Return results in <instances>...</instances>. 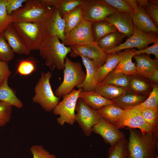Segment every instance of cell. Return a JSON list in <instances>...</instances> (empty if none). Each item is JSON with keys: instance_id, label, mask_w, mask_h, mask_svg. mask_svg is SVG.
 Returning a JSON list of instances; mask_svg holds the SVG:
<instances>
[{"instance_id": "6da1fadb", "label": "cell", "mask_w": 158, "mask_h": 158, "mask_svg": "<svg viewBox=\"0 0 158 158\" xmlns=\"http://www.w3.org/2000/svg\"><path fill=\"white\" fill-rule=\"evenodd\" d=\"M127 148L129 158H154L157 155V131L143 133L129 129Z\"/></svg>"}, {"instance_id": "7a4b0ae2", "label": "cell", "mask_w": 158, "mask_h": 158, "mask_svg": "<svg viewBox=\"0 0 158 158\" xmlns=\"http://www.w3.org/2000/svg\"><path fill=\"white\" fill-rule=\"evenodd\" d=\"M56 36L47 34L39 49L40 56L51 71L64 69L65 59L71 49L61 43Z\"/></svg>"}, {"instance_id": "3957f363", "label": "cell", "mask_w": 158, "mask_h": 158, "mask_svg": "<svg viewBox=\"0 0 158 158\" xmlns=\"http://www.w3.org/2000/svg\"><path fill=\"white\" fill-rule=\"evenodd\" d=\"M47 19L45 21L38 22H16L12 23L30 51L39 50L47 34Z\"/></svg>"}, {"instance_id": "277c9868", "label": "cell", "mask_w": 158, "mask_h": 158, "mask_svg": "<svg viewBox=\"0 0 158 158\" xmlns=\"http://www.w3.org/2000/svg\"><path fill=\"white\" fill-rule=\"evenodd\" d=\"M63 70V80L54 93L59 98L69 94L75 87L84 82L86 76L81 63L73 61L67 56Z\"/></svg>"}, {"instance_id": "5b68a950", "label": "cell", "mask_w": 158, "mask_h": 158, "mask_svg": "<svg viewBox=\"0 0 158 158\" xmlns=\"http://www.w3.org/2000/svg\"><path fill=\"white\" fill-rule=\"evenodd\" d=\"M51 77L50 71L42 72L35 85V94L32 98L33 102L39 104L44 110L48 112L53 110L60 99L55 95L52 89L50 84Z\"/></svg>"}, {"instance_id": "8992f818", "label": "cell", "mask_w": 158, "mask_h": 158, "mask_svg": "<svg viewBox=\"0 0 158 158\" xmlns=\"http://www.w3.org/2000/svg\"><path fill=\"white\" fill-rule=\"evenodd\" d=\"M24 4L11 14L13 22H38L48 18L51 8L42 4L39 0H27Z\"/></svg>"}, {"instance_id": "52a82bcc", "label": "cell", "mask_w": 158, "mask_h": 158, "mask_svg": "<svg viewBox=\"0 0 158 158\" xmlns=\"http://www.w3.org/2000/svg\"><path fill=\"white\" fill-rule=\"evenodd\" d=\"M113 125L119 129L125 127L138 128L143 133L157 131V128L148 124L143 118L140 104L124 110L119 120Z\"/></svg>"}, {"instance_id": "ba28073f", "label": "cell", "mask_w": 158, "mask_h": 158, "mask_svg": "<svg viewBox=\"0 0 158 158\" xmlns=\"http://www.w3.org/2000/svg\"><path fill=\"white\" fill-rule=\"evenodd\" d=\"M82 89H73L69 94L64 96L59 102L53 110L54 114L58 115V123L61 126L65 123L72 125L75 121V111L79 95Z\"/></svg>"}, {"instance_id": "9c48e42d", "label": "cell", "mask_w": 158, "mask_h": 158, "mask_svg": "<svg viewBox=\"0 0 158 158\" xmlns=\"http://www.w3.org/2000/svg\"><path fill=\"white\" fill-rule=\"evenodd\" d=\"M80 5L83 20L92 23L105 20L117 11L104 0H82Z\"/></svg>"}, {"instance_id": "30bf717a", "label": "cell", "mask_w": 158, "mask_h": 158, "mask_svg": "<svg viewBox=\"0 0 158 158\" xmlns=\"http://www.w3.org/2000/svg\"><path fill=\"white\" fill-rule=\"evenodd\" d=\"M157 42H158L157 34L153 32H143L133 25L132 35L125 42L115 48L104 52L108 55L133 48H137L138 50H140L145 48L148 47L149 44Z\"/></svg>"}, {"instance_id": "8fae6325", "label": "cell", "mask_w": 158, "mask_h": 158, "mask_svg": "<svg viewBox=\"0 0 158 158\" xmlns=\"http://www.w3.org/2000/svg\"><path fill=\"white\" fill-rule=\"evenodd\" d=\"M75 111V120L87 136L90 135L93 127L99 121L101 117L97 111L79 98Z\"/></svg>"}, {"instance_id": "7c38bea8", "label": "cell", "mask_w": 158, "mask_h": 158, "mask_svg": "<svg viewBox=\"0 0 158 158\" xmlns=\"http://www.w3.org/2000/svg\"><path fill=\"white\" fill-rule=\"evenodd\" d=\"M92 23L83 20L66 37L64 44L65 45L71 47L83 45L94 42L92 31Z\"/></svg>"}, {"instance_id": "4fadbf2b", "label": "cell", "mask_w": 158, "mask_h": 158, "mask_svg": "<svg viewBox=\"0 0 158 158\" xmlns=\"http://www.w3.org/2000/svg\"><path fill=\"white\" fill-rule=\"evenodd\" d=\"M71 58H76L80 55L92 60L98 68L105 63L107 54L99 47L97 42L82 46L70 47Z\"/></svg>"}, {"instance_id": "5bb4252c", "label": "cell", "mask_w": 158, "mask_h": 158, "mask_svg": "<svg viewBox=\"0 0 158 158\" xmlns=\"http://www.w3.org/2000/svg\"><path fill=\"white\" fill-rule=\"evenodd\" d=\"M92 132L100 135L111 146L125 138L123 133L101 118L99 122L93 127Z\"/></svg>"}, {"instance_id": "9a60e30c", "label": "cell", "mask_w": 158, "mask_h": 158, "mask_svg": "<svg viewBox=\"0 0 158 158\" xmlns=\"http://www.w3.org/2000/svg\"><path fill=\"white\" fill-rule=\"evenodd\" d=\"M61 14L56 8H51L47 21V34L56 36L64 44L65 40V24Z\"/></svg>"}, {"instance_id": "2e32d148", "label": "cell", "mask_w": 158, "mask_h": 158, "mask_svg": "<svg viewBox=\"0 0 158 158\" xmlns=\"http://www.w3.org/2000/svg\"><path fill=\"white\" fill-rule=\"evenodd\" d=\"M86 70V73L84 82L76 87L81 88L83 91H92L95 90L97 85V71L98 67L91 59L82 55L79 56Z\"/></svg>"}, {"instance_id": "e0dca14e", "label": "cell", "mask_w": 158, "mask_h": 158, "mask_svg": "<svg viewBox=\"0 0 158 158\" xmlns=\"http://www.w3.org/2000/svg\"><path fill=\"white\" fill-rule=\"evenodd\" d=\"M113 25L118 31L129 37L132 35L133 25L131 14L116 11L108 16L106 19Z\"/></svg>"}, {"instance_id": "ac0fdd59", "label": "cell", "mask_w": 158, "mask_h": 158, "mask_svg": "<svg viewBox=\"0 0 158 158\" xmlns=\"http://www.w3.org/2000/svg\"><path fill=\"white\" fill-rule=\"evenodd\" d=\"M133 25L142 32L158 33V28L144 8L138 6L136 12L131 14Z\"/></svg>"}, {"instance_id": "d6986e66", "label": "cell", "mask_w": 158, "mask_h": 158, "mask_svg": "<svg viewBox=\"0 0 158 158\" xmlns=\"http://www.w3.org/2000/svg\"><path fill=\"white\" fill-rule=\"evenodd\" d=\"M3 35L14 53L28 54L30 51L18 34L12 23L2 32Z\"/></svg>"}, {"instance_id": "ffe728a7", "label": "cell", "mask_w": 158, "mask_h": 158, "mask_svg": "<svg viewBox=\"0 0 158 158\" xmlns=\"http://www.w3.org/2000/svg\"><path fill=\"white\" fill-rule=\"evenodd\" d=\"M134 58L136 62L137 74L149 78L152 73L158 70V59H152L145 54H136Z\"/></svg>"}, {"instance_id": "44dd1931", "label": "cell", "mask_w": 158, "mask_h": 158, "mask_svg": "<svg viewBox=\"0 0 158 158\" xmlns=\"http://www.w3.org/2000/svg\"><path fill=\"white\" fill-rule=\"evenodd\" d=\"M130 49H126L107 55L104 63L97 68V85L109 73L116 68L123 56Z\"/></svg>"}, {"instance_id": "7402d4cb", "label": "cell", "mask_w": 158, "mask_h": 158, "mask_svg": "<svg viewBox=\"0 0 158 158\" xmlns=\"http://www.w3.org/2000/svg\"><path fill=\"white\" fill-rule=\"evenodd\" d=\"M129 76V86L126 90L138 95L148 97L152 88L149 79L138 74Z\"/></svg>"}, {"instance_id": "603a6c76", "label": "cell", "mask_w": 158, "mask_h": 158, "mask_svg": "<svg viewBox=\"0 0 158 158\" xmlns=\"http://www.w3.org/2000/svg\"><path fill=\"white\" fill-rule=\"evenodd\" d=\"M79 98L96 110L114 103L113 100L104 97L95 90L92 91H82L80 93Z\"/></svg>"}, {"instance_id": "cb8c5ba5", "label": "cell", "mask_w": 158, "mask_h": 158, "mask_svg": "<svg viewBox=\"0 0 158 158\" xmlns=\"http://www.w3.org/2000/svg\"><path fill=\"white\" fill-rule=\"evenodd\" d=\"M148 97L138 95L126 90L118 97L112 100L115 104L121 109L125 110L141 104Z\"/></svg>"}, {"instance_id": "d4e9b609", "label": "cell", "mask_w": 158, "mask_h": 158, "mask_svg": "<svg viewBox=\"0 0 158 158\" xmlns=\"http://www.w3.org/2000/svg\"><path fill=\"white\" fill-rule=\"evenodd\" d=\"M61 14L65 24L64 35L66 39L70 32L83 20L80 4Z\"/></svg>"}, {"instance_id": "484cf974", "label": "cell", "mask_w": 158, "mask_h": 158, "mask_svg": "<svg viewBox=\"0 0 158 158\" xmlns=\"http://www.w3.org/2000/svg\"><path fill=\"white\" fill-rule=\"evenodd\" d=\"M8 79H6L0 85V100L17 108H21L23 106V103L17 97L15 91L8 86Z\"/></svg>"}, {"instance_id": "4316f807", "label": "cell", "mask_w": 158, "mask_h": 158, "mask_svg": "<svg viewBox=\"0 0 158 158\" xmlns=\"http://www.w3.org/2000/svg\"><path fill=\"white\" fill-rule=\"evenodd\" d=\"M126 37L125 34L118 31L107 34L97 43L100 48L105 51L118 47Z\"/></svg>"}, {"instance_id": "83f0119b", "label": "cell", "mask_w": 158, "mask_h": 158, "mask_svg": "<svg viewBox=\"0 0 158 158\" xmlns=\"http://www.w3.org/2000/svg\"><path fill=\"white\" fill-rule=\"evenodd\" d=\"M134 49H131L122 58L118 65L114 69L115 72L121 73L128 76L137 74L136 65L132 61L135 54Z\"/></svg>"}, {"instance_id": "f1b7e54d", "label": "cell", "mask_w": 158, "mask_h": 158, "mask_svg": "<svg viewBox=\"0 0 158 158\" xmlns=\"http://www.w3.org/2000/svg\"><path fill=\"white\" fill-rule=\"evenodd\" d=\"M125 110L114 104L96 110L100 117L113 125L120 118Z\"/></svg>"}, {"instance_id": "f546056e", "label": "cell", "mask_w": 158, "mask_h": 158, "mask_svg": "<svg viewBox=\"0 0 158 158\" xmlns=\"http://www.w3.org/2000/svg\"><path fill=\"white\" fill-rule=\"evenodd\" d=\"M92 31L94 41L97 42L107 34L118 31L113 25L105 20L92 23Z\"/></svg>"}, {"instance_id": "4dcf8cb0", "label": "cell", "mask_w": 158, "mask_h": 158, "mask_svg": "<svg viewBox=\"0 0 158 158\" xmlns=\"http://www.w3.org/2000/svg\"><path fill=\"white\" fill-rule=\"evenodd\" d=\"M129 83V76L121 73L116 72L114 69L109 73L99 85H113L127 90Z\"/></svg>"}, {"instance_id": "1f68e13d", "label": "cell", "mask_w": 158, "mask_h": 158, "mask_svg": "<svg viewBox=\"0 0 158 158\" xmlns=\"http://www.w3.org/2000/svg\"><path fill=\"white\" fill-rule=\"evenodd\" d=\"M43 5L53 6L57 8L61 13L68 12L80 4L82 0H39Z\"/></svg>"}, {"instance_id": "d6a6232c", "label": "cell", "mask_w": 158, "mask_h": 158, "mask_svg": "<svg viewBox=\"0 0 158 158\" xmlns=\"http://www.w3.org/2000/svg\"><path fill=\"white\" fill-rule=\"evenodd\" d=\"M95 90L104 97L112 100L121 96L126 90L113 85L102 84L98 85Z\"/></svg>"}, {"instance_id": "836d02e7", "label": "cell", "mask_w": 158, "mask_h": 158, "mask_svg": "<svg viewBox=\"0 0 158 158\" xmlns=\"http://www.w3.org/2000/svg\"><path fill=\"white\" fill-rule=\"evenodd\" d=\"M128 142L124 138L111 146L108 151V158H129Z\"/></svg>"}, {"instance_id": "e575fe53", "label": "cell", "mask_w": 158, "mask_h": 158, "mask_svg": "<svg viewBox=\"0 0 158 158\" xmlns=\"http://www.w3.org/2000/svg\"><path fill=\"white\" fill-rule=\"evenodd\" d=\"M14 52L4 37L0 33V61L8 63L14 57Z\"/></svg>"}, {"instance_id": "d590c367", "label": "cell", "mask_w": 158, "mask_h": 158, "mask_svg": "<svg viewBox=\"0 0 158 158\" xmlns=\"http://www.w3.org/2000/svg\"><path fill=\"white\" fill-rule=\"evenodd\" d=\"M151 83L152 90L146 99L140 104L142 108H158V85L153 82Z\"/></svg>"}, {"instance_id": "8d00e7d4", "label": "cell", "mask_w": 158, "mask_h": 158, "mask_svg": "<svg viewBox=\"0 0 158 158\" xmlns=\"http://www.w3.org/2000/svg\"><path fill=\"white\" fill-rule=\"evenodd\" d=\"M7 0H0V33H2L9 25L13 23L12 16L6 12Z\"/></svg>"}, {"instance_id": "74e56055", "label": "cell", "mask_w": 158, "mask_h": 158, "mask_svg": "<svg viewBox=\"0 0 158 158\" xmlns=\"http://www.w3.org/2000/svg\"><path fill=\"white\" fill-rule=\"evenodd\" d=\"M36 69V65L34 62L32 60L27 59L21 60L19 62L16 71L18 74L21 75L26 76L32 74Z\"/></svg>"}, {"instance_id": "f35d334b", "label": "cell", "mask_w": 158, "mask_h": 158, "mask_svg": "<svg viewBox=\"0 0 158 158\" xmlns=\"http://www.w3.org/2000/svg\"><path fill=\"white\" fill-rule=\"evenodd\" d=\"M142 116L145 121L150 125L158 128V108H142Z\"/></svg>"}, {"instance_id": "ab89813d", "label": "cell", "mask_w": 158, "mask_h": 158, "mask_svg": "<svg viewBox=\"0 0 158 158\" xmlns=\"http://www.w3.org/2000/svg\"><path fill=\"white\" fill-rule=\"evenodd\" d=\"M12 106L0 100V127L5 126L11 117Z\"/></svg>"}, {"instance_id": "60d3db41", "label": "cell", "mask_w": 158, "mask_h": 158, "mask_svg": "<svg viewBox=\"0 0 158 158\" xmlns=\"http://www.w3.org/2000/svg\"><path fill=\"white\" fill-rule=\"evenodd\" d=\"M155 25L158 27V0H147L143 8Z\"/></svg>"}, {"instance_id": "b9f144b4", "label": "cell", "mask_w": 158, "mask_h": 158, "mask_svg": "<svg viewBox=\"0 0 158 158\" xmlns=\"http://www.w3.org/2000/svg\"><path fill=\"white\" fill-rule=\"evenodd\" d=\"M109 5L115 8L117 12L126 13L132 14L134 10L126 2L125 0H104Z\"/></svg>"}, {"instance_id": "7bdbcfd3", "label": "cell", "mask_w": 158, "mask_h": 158, "mask_svg": "<svg viewBox=\"0 0 158 158\" xmlns=\"http://www.w3.org/2000/svg\"><path fill=\"white\" fill-rule=\"evenodd\" d=\"M30 151L33 158H56L55 155L50 154L41 145H33Z\"/></svg>"}, {"instance_id": "ee69618b", "label": "cell", "mask_w": 158, "mask_h": 158, "mask_svg": "<svg viewBox=\"0 0 158 158\" xmlns=\"http://www.w3.org/2000/svg\"><path fill=\"white\" fill-rule=\"evenodd\" d=\"M27 0H7L6 9L7 14L11 15L14 11L22 7Z\"/></svg>"}, {"instance_id": "f6af8a7d", "label": "cell", "mask_w": 158, "mask_h": 158, "mask_svg": "<svg viewBox=\"0 0 158 158\" xmlns=\"http://www.w3.org/2000/svg\"><path fill=\"white\" fill-rule=\"evenodd\" d=\"M134 52L135 54H145L149 55L153 54L155 55V59H158V42L153 43L151 46L140 50H136L134 49Z\"/></svg>"}, {"instance_id": "bcb514c9", "label": "cell", "mask_w": 158, "mask_h": 158, "mask_svg": "<svg viewBox=\"0 0 158 158\" xmlns=\"http://www.w3.org/2000/svg\"><path fill=\"white\" fill-rule=\"evenodd\" d=\"M11 74L7 63L0 61V85Z\"/></svg>"}, {"instance_id": "7dc6e473", "label": "cell", "mask_w": 158, "mask_h": 158, "mask_svg": "<svg viewBox=\"0 0 158 158\" xmlns=\"http://www.w3.org/2000/svg\"><path fill=\"white\" fill-rule=\"evenodd\" d=\"M126 2L134 11L136 12L138 6L136 0H125Z\"/></svg>"}, {"instance_id": "c3c4849f", "label": "cell", "mask_w": 158, "mask_h": 158, "mask_svg": "<svg viewBox=\"0 0 158 158\" xmlns=\"http://www.w3.org/2000/svg\"><path fill=\"white\" fill-rule=\"evenodd\" d=\"M151 82L158 84V70L154 72L148 78Z\"/></svg>"}, {"instance_id": "681fc988", "label": "cell", "mask_w": 158, "mask_h": 158, "mask_svg": "<svg viewBox=\"0 0 158 158\" xmlns=\"http://www.w3.org/2000/svg\"><path fill=\"white\" fill-rule=\"evenodd\" d=\"M154 158H158V156L157 155L154 157Z\"/></svg>"}]
</instances>
